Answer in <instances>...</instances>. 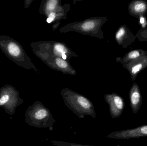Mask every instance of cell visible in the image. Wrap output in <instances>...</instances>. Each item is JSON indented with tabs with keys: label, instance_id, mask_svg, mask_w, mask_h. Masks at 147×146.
Here are the masks:
<instances>
[{
	"label": "cell",
	"instance_id": "6da1fadb",
	"mask_svg": "<svg viewBox=\"0 0 147 146\" xmlns=\"http://www.w3.org/2000/svg\"><path fill=\"white\" fill-rule=\"evenodd\" d=\"M0 48L6 56L16 65L25 68L29 67V59L18 41L9 36L1 35Z\"/></svg>",
	"mask_w": 147,
	"mask_h": 146
},
{
	"label": "cell",
	"instance_id": "7a4b0ae2",
	"mask_svg": "<svg viewBox=\"0 0 147 146\" xmlns=\"http://www.w3.org/2000/svg\"><path fill=\"white\" fill-rule=\"evenodd\" d=\"M23 102L19 91L11 85H6L0 89V107L7 114L13 115L17 107Z\"/></svg>",
	"mask_w": 147,
	"mask_h": 146
},
{
	"label": "cell",
	"instance_id": "3957f363",
	"mask_svg": "<svg viewBox=\"0 0 147 146\" xmlns=\"http://www.w3.org/2000/svg\"><path fill=\"white\" fill-rule=\"evenodd\" d=\"M123 66L129 72L131 79L134 81L138 75L147 67V55L135 59Z\"/></svg>",
	"mask_w": 147,
	"mask_h": 146
},
{
	"label": "cell",
	"instance_id": "277c9868",
	"mask_svg": "<svg viewBox=\"0 0 147 146\" xmlns=\"http://www.w3.org/2000/svg\"><path fill=\"white\" fill-rule=\"evenodd\" d=\"M115 38L117 43L125 49L131 45L136 38V36L125 25H122L117 30Z\"/></svg>",
	"mask_w": 147,
	"mask_h": 146
},
{
	"label": "cell",
	"instance_id": "5b68a950",
	"mask_svg": "<svg viewBox=\"0 0 147 146\" xmlns=\"http://www.w3.org/2000/svg\"><path fill=\"white\" fill-rule=\"evenodd\" d=\"M129 13L133 17L139 18L146 16L147 13V2L145 0H133L128 6Z\"/></svg>",
	"mask_w": 147,
	"mask_h": 146
},
{
	"label": "cell",
	"instance_id": "8992f818",
	"mask_svg": "<svg viewBox=\"0 0 147 146\" xmlns=\"http://www.w3.org/2000/svg\"><path fill=\"white\" fill-rule=\"evenodd\" d=\"M146 55H147V51L142 49H135L128 52L123 58L118 59L123 64V66L135 59Z\"/></svg>",
	"mask_w": 147,
	"mask_h": 146
},
{
	"label": "cell",
	"instance_id": "52a82bcc",
	"mask_svg": "<svg viewBox=\"0 0 147 146\" xmlns=\"http://www.w3.org/2000/svg\"><path fill=\"white\" fill-rule=\"evenodd\" d=\"M130 102L133 106H136L142 100L141 94L139 85L134 82L129 91Z\"/></svg>",
	"mask_w": 147,
	"mask_h": 146
},
{
	"label": "cell",
	"instance_id": "ba28073f",
	"mask_svg": "<svg viewBox=\"0 0 147 146\" xmlns=\"http://www.w3.org/2000/svg\"><path fill=\"white\" fill-rule=\"evenodd\" d=\"M136 36L139 41L147 42V28L140 29L136 33Z\"/></svg>",
	"mask_w": 147,
	"mask_h": 146
},
{
	"label": "cell",
	"instance_id": "9c48e42d",
	"mask_svg": "<svg viewBox=\"0 0 147 146\" xmlns=\"http://www.w3.org/2000/svg\"><path fill=\"white\" fill-rule=\"evenodd\" d=\"M78 100L79 104L83 108L87 109L90 107V104L85 98L82 97H79Z\"/></svg>",
	"mask_w": 147,
	"mask_h": 146
},
{
	"label": "cell",
	"instance_id": "30bf717a",
	"mask_svg": "<svg viewBox=\"0 0 147 146\" xmlns=\"http://www.w3.org/2000/svg\"><path fill=\"white\" fill-rule=\"evenodd\" d=\"M114 103L117 109H123V103L121 98L119 96H115L114 97Z\"/></svg>",
	"mask_w": 147,
	"mask_h": 146
},
{
	"label": "cell",
	"instance_id": "8fae6325",
	"mask_svg": "<svg viewBox=\"0 0 147 146\" xmlns=\"http://www.w3.org/2000/svg\"><path fill=\"white\" fill-rule=\"evenodd\" d=\"M95 27V23L93 21H87L85 22L82 25V27L84 30L85 31L92 30Z\"/></svg>",
	"mask_w": 147,
	"mask_h": 146
},
{
	"label": "cell",
	"instance_id": "7c38bea8",
	"mask_svg": "<svg viewBox=\"0 0 147 146\" xmlns=\"http://www.w3.org/2000/svg\"><path fill=\"white\" fill-rule=\"evenodd\" d=\"M139 23L141 29L147 28V20L146 16H142L139 17Z\"/></svg>",
	"mask_w": 147,
	"mask_h": 146
},
{
	"label": "cell",
	"instance_id": "4fadbf2b",
	"mask_svg": "<svg viewBox=\"0 0 147 146\" xmlns=\"http://www.w3.org/2000/svg\"><path fill=\"white\" fill-rule=\"evenodd\" d=\"M55 50L58 53H65L66 52L65 48L63 45L60 44H57L54 46Z\"/></svg>",
	"mask_w": 147,
	"mask_h": 146
},
{
	"label": "cell",
	"instance_id": "5bb4252c",
	"mask_svg": "<svg viewBox=\"0 0 147 146\" xmlns=\"http://www.w3.org/2000/svg\"><path fill=\"white\" fill-rule=\"evenodd\" d=\"M56 63L57 65L62 68H65L68 66V64L66 61L60 59L59 58H57L56 60Z\"/></svg>",
	"mask_w": 147,
	"mask_h": 146
},
{
	"label": "cell",
	"instance_id": "9a60e30c",
	"mask_svg": "<svg viewBox=\"0 0 147 146\" xmlns=\"http://www.w3.org/2000/svg\"><path fill=\"white\" fill-rule=\"evenodd\" d=\"M57 1L56 0H51L49 1L47 6V8L48 10H52L54 9L57 4Z\"/></svg>",
	"mask_w": 147,
	"mask_h": 146
},
{
	"label": "cell",
	"instance_id": "2e32d148",
	"mask_svg": "<svg viewBox=\"0 0 147 146\" xmlns=\"http://www.w3.org/2000/svg\"><path fill=\"white\" fill-rule=\"evenodd\" d=\"M138 130L139 132H137L138 134L141 135L142 134V135H147V126H144Z\"/></svg>",
	"mask_w": 147,
	"mask_h": 146
},
{
	"label": "cell",
	"instance_id": "e0dca14e",
	"mask_svg": "<svg viewBox=\"0 0 147 146\" xmlns=\"http://www.w3.org/2000/svg\"><path fill=\"white\" fill-rule=\"evenodd\" d=\"M55 17H56V14L55 13H53V12L51 13L49 15V16H48V18L47 19V23H51L52 21L54 20Z\"/></svg>",
	"mask_w": 147,
	"mask_h": 146
},
{
	"label": "cell",
	"instance_id": "ac0fdd59",
	"mask_svg": "<svg viewBox=\"0 0 147 146\" xmlns=\"http://www.w3.org/2000/svg\"><path fill=\"white\" fill-rule=\"evenodd\" d=\"M62 57L63 60H65L66 58V55H65V53H62Z\"/></svg>",
	"mask_w": 147,
	"mask_h": 146
}]
</instances>
